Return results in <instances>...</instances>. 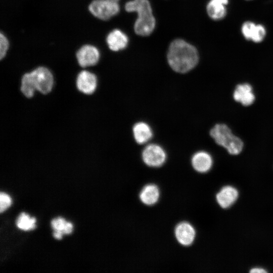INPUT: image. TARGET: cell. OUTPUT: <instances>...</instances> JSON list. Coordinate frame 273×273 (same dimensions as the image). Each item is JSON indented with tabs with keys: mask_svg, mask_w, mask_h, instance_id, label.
Listing matches in <instances>:
<instances>
[{
	"mask_svg": "<svg viewBox=\"0 0 273 273\" xmlns=\"http://www.w3.org/2000/svg\"><path fill=\"white\" fill-rule=\"evenodd\" d=\"M76 84L78 90L83 94H92L97 87V76L91 72L83 70L78 74Z\"/></svg>",
	"mask_w": 273,
	"mask_h": 273,
	"instance_id": "8",
	"label": "cell"
},
{
	"mask_svg": "<svg viewBox=\"0 0 273 273\" xmlns=\"http://www.w3.org/2000/svg\"><path fill=\"white\" fill-rule=\"evenodd\" d=\"M175 235L180 244L184 246H189L194 240L195 231L194 228L189 223L181 222L176 227Z\"/></svg>",
	"mask_w": 273,
	"mask_h": 273,
	"instance_id": "10",
	"label": "cell"
},
{
	"mask_svg": "<svg viewBox=\"0 0 273 273\" xmlns=\"http://www.w3.org/2000/svg\"><path fill=\"white\" fill-rule=\"evenodd\" d=\"M12 204V199L9 195L3 192L0 194V212L7 210Z\"/></svg>",
	"mask_w": 273,
	"mask_h": 273,
	"instance_id": "21",
	"label": "cell"
},
{
	"mask_svg": "<svg viewBox=\"0 0 273 273\" xmlns=\"http://www.w3.org/2000/svg\"><path fill=\"white\" fill-rule=\"evenodd\" d=\"M36 90L47 94L52 89L54 77L51 71L46 67H39L31 72Z\"/></svg>",
	"mask_w": 273,
	"mask_h": 273,
	"instance_id": "5",
	"label": "cell"
},
{
	"mask_svg": "<svg viewBox=\"0 0 273 273\" xmlns=\"http://www.w3.org/2000/svg\"><path fill=\"white\" fill-rule=\"evenodd\" d=\"M20 89L22 93L26 98H30L33 96L36 88L31 72L23 75Z\"/></svg>",
	"mask_w": 273,
	"mask_h": 273,
	"instance_id": "18",
	"label": "cell"
},
{
	"mask_svg": "<svg viewBox=\"0 0 273 273\" xmlns=\"http://www.w3.org/2000/svg\"><path fill=\"white\" fill-rule=\"evenodd\" d=\"M106 41L111 50L117 52L123 50L127 47L128 38L120 30L114 29L108 34Z\"/></svg>",
	"mask_w": 273,
	"mask_h": 273,
	"instance_id": "9",
	"label": "cell"
},
{
	"mask_svg": "<svg viewBox=\"0 0 273 273\" xmlns=\"http://www.w3.org/2000/svg\"><path fill=\"white\" fill-rule=\"evenodd\" d=\"M242 31L246 38L256 42L262 41L265 35V30L263 26L251 22L244 23Z\"/></svg>",
	"mask_w": 273,
	"mask_h": 273,
	"instance_id": "13",
	"label": "cell"
},
{
	"mask_svg": "<svg viewBox=\"0 0 273 273\" xmlns=\"http://www.w3.org/2000/svg\"><path fill=\"white\" fill-rule=\"evenodd\" d=\"M159 197L158 187L153 184L146 185L140 194V198L145 204L151 205L156 203Z\"/></svg>",
	"mask_w": 273,
	"mask_h": 273,
	"instance_id": "17",
	"label": "cell"
},
{
	"mask_svg": "<svg viewBox=\"0 0 273 273\" xmlns=\"http://www.w3.org/2000/svg\"><path fill=\"white\" fill-rule=\"evenodd\" d=\"M192 164L196 171L200 172H206L209 170L212 166V159L208 153L199 151L193 156Z\"/></svg>",
	"mask_w": 273,
	"mask_h": 273,
	"instance_id": "14",
	"label": "cell"
},
{
	"mask_svg": "<svg viewBox=\"0 0 273 273\" xmlns=\"http://www.w3.org/2000/svg\"><path fill=\"white\" fill-rule=\"evenodd\" d=\"M233 97L235 101L245 106L251 105L255 100L252 87L248 83L238 85L234 90Z\"/></svg>",
	"mask_w": 273,
	"mask_h": 273,
	"instance_id": "11",
	"label": "cell"
},
{
	"mask_svg": "<svg viewBox=\"0 0 273 273\" xmlns=\"http://www.w3.org/2000/svg\"><path fill=\"white\" fill-rule=\"evenodd\" d=\"M228 0H210L207 6V12L212 19L222 18L226 14L225 5Z\"/></svg>",
	"mask_w": 273,
	"mask_h": 273,
	"instance_id": "16",
	"label": "cell"
},
{
	"mask_svg": "<svg viewBox=\"0 0 273 273\" xmlns=\"http://www.w3.org/2000/svg\"><path fill=\"white\" fill-rule=\"evenodd\" d=\"M36 219L31 217L27 214L22 212L18 216L16 225L17 227L23 231H29L35 228Z\"/></svg>",
	"mask_w": 273,
	"mask_h": 273,
	"instance_id": "20",
	"label": "cell"
},
{
	"mask_svg": "<svg viewBox=\"0 0 273 273\" xmlns=\"http://www.w3.org/2000/svg\"><path fill=\"white\" fill-rule=\"evenodd\" d=\"M210 134L217 144L226 149L230 154L238 155L243 149L242 140L224 124H216L210 130Z\"/></svg>",
	"mask_w": 273,
	"mask_h": 273,
	"instance_id": "3",
	"label": "cell"
},
{
	"mask_svg": "<svg viewBox=\"0 0 273 273\" xmlns=\"http://www.w3.org/2000/svg\"><path fill=\"white\" fill-rule=\"evenodd\" d=\"M250 272L251 273H265L267 272V271L263 268L260 267H255L252 268L250 270Z\"/></svg>",
	"mask_w": 273,
	"mask_h": 273,
	"instance_id": "23",
	"label": "cell"
},
{
	"mask_svg": "<svg viewBox=\"0 0 273 273\" xmlns=\"http://www.w3.org/2000/svg\"><path fill=\"white\" fill-rule=\"evenodd\" d=\"M167 58L172 70L180 73H187L193 69L199 60L198 53L195 47L181 39L171 42Z\"/></svg>",
	"mask_w": 273,
	"mask_h": 273,
	"instance_id": "1",
	"label": "cell"
},
{
	"mask_svg": "<svg viewBox=\"0 0 273 273\" xmlns=\"http://www.w3.org/2000/svg\"><path fill=\"white\" fill-rule=\"evenodd\" d=\"M51 225L54 231L61 233L63 235L70 234L73 231L72 224L60 217L53 219Z\"/></svg>",
	"mask_w": 273,
	"mask_h": 273,
	"instance_id": "19",
	"label": "cell"
},
{
	"mask_svg": "<svg viewBox=\"0 0 273 273\" xmlns=\"http://www.w3.org/2000/svg\"><path fill=\"white\" fill-rule=\"evenodd\" d=\"M63 235L62 233L54 231L53 233L54 238L58 240H61L62 238Z\"/></svg>",
	"mask_w": 273,
	"mask_h": 273,
	"instance_id": "24",
	"label": "cell"
},
{
	"mask_svg": "<svg viewBox=\"0 0 273 273\" xmlns=\"http://www.w3.org/2000/svg\"><path fill=\"white\" fill-rule=\"evenodd\" d=\"M9 41L6 36L3 33L0 34V58H4L8 50Z\"/></svg>",
	"mask_w": 273,
	"mask_h": 273,
	"instance_id": "22",
	"label": "cell"
},
{
	"mask_svg": "<svg viewBox=\"0 0 273 273\" xmlns=\"http://www.w3.org/2000/svg\"><path fill=\"white\" fill-rule=\"evenodd\" d=\"M132 131L135 141L139 144L146 143L153 136L151 127L144 122L136 123L133 127Z\"/></svg>",
	"mask_w": 273,
	"mask_h": 273,
	"instance_id": "15",
	"label": "cell"
},
{
	"mask_svg": "<svg viewBox=\"0 0 273 273\" xmlns=\"http://www.w3.org/2000/svg\"><path fill=\"white\" fill-rule=\"evenodd\" d=\"M238 197V191L230 186L223 187L216 196L217 203L223 208L230 207L235 203Z\"/></svg>",
	"mask_w": 273,
	"mask_h": 273,
	"instance_id": "12",
	"label": "cell"
},
{
	"mask_svg": "<svg viewBox=\"0 0 273 273\" xmlns=\"http://www.w3.org/2000/svg\"><path fill=\"white\" fill-rule=\"evenodd\" d=\"M112 1L117 2V3H118V2L119 1V0H112Z\"/></svg>",
	"mask_w": 273,
	"mask_h": 273,
	"instance_id": "25",
	"label": "cell"
},
{
	"mask_svg": "<svg viewBox=\"0 0 273 273\" xmlns=\"http://www.w3.org/2000/svg\"><path fill=\"white\" fill-rule=\"evenodd\" d=\"M125 9L128 12H136L138 18L134 25L136 34L143 36L149 35L155 27V19L148 0H132L127 2Z\"/></svg>",
	"mask_w": 273,
	"mask_h": 273,
	"instance_id": "2",
	"label": "cell"
},
{
	"mask_svg": "<svg viewBox=\"0 0 273 273\" xmlns=\"http://www.w3.org/2000/svg\"><path fill=\"white\" fill-rule=\"evenodd\" d=\"M88 9L94 16L103 20L110 19L120 10L118 3L112 0H94L89 4Z\"/></svg>",
	"mask_w": 273,
	"mask_h": 273,
	"instance_id": "4",
	"label": "cell"
},
{
	"mask_svg": "<svg viewBox=\"0 0 273 273\" xmlns=\"http://www.w3.org/2000/svg\"><path fill=\"white\" fill-rule=\"evenodd\" d=\"M76 58L81 67L92 66L98 63L100 59V52L95 46L85 44L77 52Z\"/></svg>",
	"mask_w": 273,
	"mask_h": 273,
	"instance_id": "7",
	"label": "cell"
},
{
	"mask_svg": "<svg viewBox=\"0 0 273 273\" xmlns=\"http://www.w3.org/2000/svg\"><path fill=\"white\" fill-rule=\"evenodd\" d=\"M142 158L147 165L159 167L165 161L166 155L164 149L157 144L147 145L142 152Z\"/></svg>",
	"mask_w": 273,
	"mask_h": 273,
	"instance_id": "6",
	"label": "cell"
}]
</instances>
